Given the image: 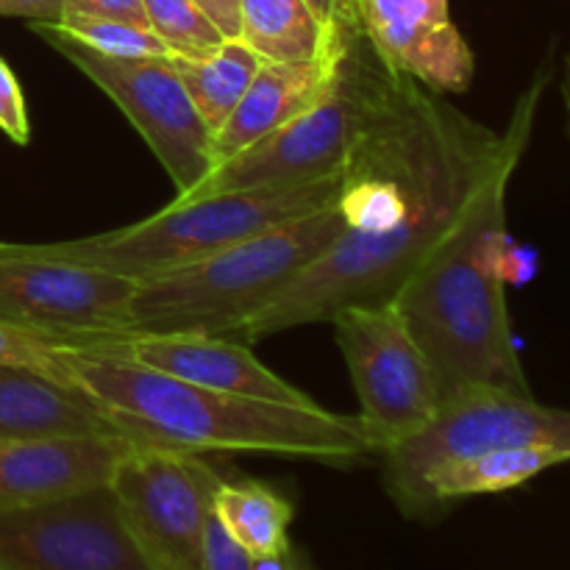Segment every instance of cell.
<instances>
[{"instance_id": "4fadbf2b", "label": "cell", "mask_w": 570, "mask_h": 570, "mask_svg": "<svg viewBox=\"0 0 570 570\" xmlns=\"http://www.w3.org/2000/svg\"><path fill=\"white\" fill-rule=\"evenodd\" d=\"M354 9L390 72L434 92H465L476 72L471 45L451 20V0H340Z\"/></svg>"}, {"instance_id": "603a6c76", "label": "cell", "mask_w": 570, "mask_h": 570, "mask_svg": "<svg viewBox=\"0 0 570 570\" xmlns=\"http://www.w3.org/2000/svg\"><path fill=\"white\" fill-rule=\"evenodd\" d=\"M142 11L170 56H204L226 39L195 0H142Z\"/></svg>"}, {"instance_id": "1f68e13d", "label": "cell", "mask_w": 570, "mask_h": 570, "mask_svg": "<svg viewBox=\"0 0 570 570\" xmlns=\"http://www.w3.org/2000/svg\"><path fill=\"white\" fill-rule=\"evenodd\" d=\"M306 3H309V9L315 11L323 22H328L334 14H337L340 0H306Z\"/></svg>"}, {"instance_id": "cb8c5ba5", "label": "cell", "mask_w": 570, "mask_h": 570, "mask_svg": "<svg viewBox=\"0 0 570 570\" xmlns=\"http://www.w3.org/2000/svg\"><path fill=\"white\" fill-rule=\"evenodd\" d=\"M72 340L0 323V365H22L56 376V354Z\"/></svg>"}, {"instance_id": "ffe728a7", "label": "cell", "mask_w": 570, "mask_h": 570, "mask_svg": "<svg viewBox=\"0 0 570 570\" xmlns=\"http://www.w3.org/2000/svg\"><path fill=\"white\" fill-rule=\"evenodd\" d=\"M170 61L212 134L226 122L262 67V56L243 39H223L209 53L170 56Z\"/></svg>"}, {"instance_id": "d6a6232c", "label": "cell", "mask_w": 570, "mask_h": 570, "mask_svg": "<svg viewBox=\"0 0 570 570\" xmlns=\"http://www.w3.org/2000/svg\"><path fill=\"white\" fill-rule=\"evenodd\" d=\"M287 557H289V570H315V566L309 562V557H306L301 549H295V546H289Z\"/></svg>"}, {"instance_id": "ac0fdd59", "label": "cell", "mask_w": 570, "mask_h": 570, "mask_svg": "<svg viewBox=\"0 0 570 570\" xmlns=\"http://www.w3.org/2000/svg\"><path fill=\"white\" fill-rule=\"evenodd\" d=\"M570 462L568 451L549 449V445H518V449H493L484 454L465 456V460L445 462L434 468L412 493L406 515H421L449 501L468 499V495L504 493L532 482L543 471Z\"/></svg>"}, {"instance_id": "2e32d148", "label": "cell", "mask_w": 570, "mask_h": 570, "mask_svg": "<svg viewBox=\"0 0 570 570\" xmlns=\"http://www.w3.org/2000/svg\"><path fill=\"white\" fill-rule=\"evenodd\" d=\"M61 438L128 440L120 423L67 379L37 367L0 365V440Z\"/></svg>"}, {"instance_id": "3957f363", "label": "cell", "mask_w": 570, "mask_h": 570, "mask_svg": "<svg viewBox=\"0 0 570 570\" xmlns=\"http://www.w3.org/2000/svg\"><path fill=\"white\" fill-rule=\"evenodd\" d=\"M501 176L449 243L401 287L393 306L438 376L440 401L465 387L532 393L507 312L499 254L507 234V189Z\"/></svg>"}, {"instance_id": "7a4b0ae2", "label": "cell", "mask_w": 570, "mask_h": 570, "mask_svg": "<svg viewBox=\"0 0 570 570\" xmlns=\"http://www.w3.org/2000/svg\"><path fill=\"white\" fill-rule=\"evenodd\" d=\"M56 376L92 395L134 445L184 451H259L321 462H348L371 443L360 417L321 404H278L181 382L109 351L67 343Z\"/></svg>"}, {"instance_id": "9a60e30c", "label": "cell", "mask_w": 570, "mask_h": 570, "mask_svg": "<svg viewBox=\"0 0 570 570\" xmlns=\"http://www.w3.org/2000/svg\"><path fill=\"white\" fill-rule=\"evenodd\" d=\"M131 449L134 443L117 438L0 440V510L104 488Z\"/></svg>"}, {"instance_id": "836d02e7", "label": "cell", "mask_w": 570, "mask_h": 570, "mask_svg": "<svg viewBox=\"0 0 570 570\" xmlns=\"http://www.w3.org/2000/svg\"><path fill=\"white\" fill-rule=\"evenodd\" d=\"M562 104H566V126L570 137V56L566 61V72H562Z\"/></svg>"}, {"instance_id": "d4e9b609", "label": "cell", "mask_w": 570, "mask_h": 570, "mask_svg": "<svg viewBox=\"0 0 570 570\" xmlns=\"http://www.w3.org/2000/svg\"><path fill=\"white\" fill-rule=\"evenodd\" d=\"M0 131L17 145L31 142V117H28L26 95H22L20 78L0 56Z\"/></svg>"}, {"instance_id": "277c9868", "label": "cell", "mask_w": 570, "mask_h": 570, "mask_svg": "<svg viewBox=\"0 0 570 570\" xmlns=\"http://www.w3.org/2000/svg\"><path fill=\"white\" fill-rule=\"evenodd\" d=\"M343 232L345 215L334 200L198 262L137 278L122 334L237 337Z\"/></svg>"}, {"instance_id": "7402d4cb", "label": "cell", "mask_w": 570, "mask_h": 570, "mask_svg": "<svg viewBox=\"0 0 570 570\" xmlns=\"http://www.w3.org/2000/svg\"><path fill=\"white\" fill-rule=\"evenodd\" d=\"M53 26L70 39L81 42L83 48L115 56V59H165V56H170L167 45L148 26H137V22L111 20V17L65 14Z\"/></svg>"}, {"instance_id": "ba28073f", "label": "cell", "mask_w": 570, "mask_h": 570, "mask_svg": "<svg viewBox=\"0 0 570 570\" xmlns=\"http://www.w3.org/2000/svg\"><path fill=\"white\" fill-rule=\"evenodd\" d=\"M345 356L371 451H390L438 417L434 367L393 304L351 306L328 321Z\"/></svg>"}, {"instance_id": "d6986e66", "label": "cell", "mask_w": 570, "mask_h": 570, "mask_svg": "<svg viewBox=\"0 0 570 570\" xmlns=\"http://www.w3.org/2000/svg\"><path fill=\"white\" fill-rule=\"evenodd\" d=\"M328 31L306 0H239V39L262 61L309 65L326 50Z\"/></svg>"}, {"instance_id": "8992f818", "label": "cell", "mask_w": 570, "mask_h": 570, "mask_svg": "<svg viewBox=\"0 0 570 570\" xmlns=\"http://www.w3.org/2000/svg\"><path fill=\"white\" fill-rule=\"evenodd\" d=\"M340 187H343V173L295 187L239 189V193L170 200L161 212L131 226L111 228L92 237L59 239V243H28L26 248L50 259L92 265L128 278H145L198 262L250 234L323 209L340 198Z\"/></svg>"}, {"instance_id": "7c38bea8", "label": "cell", "mask_w": 570, "mask_h": 570, "mask_svg": "<svg viewBox=\"0 0 570 570\" xmlns=\"http://www.w3.org/2000/svg\"><path fill=\"white\" fill-rule=\"evenodd\" d=\"M9 570H154L122 523L109 484L20 510H0Z\"/></svg>"}, {"instance_id": "5b68a950", "label": "cell", "mask_w": 570, "mask_h": 570, "mask_svg": "<svg viewBox=\"0 0 570 570\" xmlns=\"http://www.w3.org/2000/svg\"><path fill=\"white\" fill-rule=\"evenodd\" d=\"M334 26L337 56L321 95L271 137L215 165L198 187L173 200L239 189L295 187L343 173L382 98L390 70L371 48L348 3L337 6Z\"/></svg>"}, {"instance_id": "e0dca14e", "label": "cell", "mask_w": 570, "mask_h": 570, "mask_svg": "<svg viewBox=\"0 0 570 570\" xmlns=\"http://www.w3.org/2000/svg\"><path fill=\"white\" fill-rule=\"evenodd\" d=\"M326 50L321 59L309 65H284V61H262L259 72L250 81L248 92L239 98L232 115L212 134V156L215 165L243 154L259 139L271 137L276 128L293 120L321 95L332 76L334 56H337V26L328 20Z\"/></svg>"}, {"instance_id": "e575fe53", "label": "cell", "mask_w": 570, "mask_h": 570, "mask_svg": "<svg viewBox=\"0 0 570 570\" xmlns=\"http://www.w3.org/2000/svg\"><path fill=\"white\" fill-rule=\"evenodd\" d=\"M0 570H9V568H3V566H0Z\"/></svg>"}, {"instance_id": "44dd1931", "label": "cell", "mask_w": 570, "mask_h": 570, "mask_svg": "<svg viewBox=\"0 0 570 570\" xmlns=\"http://www.w3.org/2000/svg\"><path fill=\"white\" fill-rule=\"evenodd\" d=\"M212 512L250 557L284 554L289 549L293 504L262 482H223Z\"/></svg>"}, {"instance_id": "83f0119b", "label": "cell", "mask_w": 570, "mask_h": 570, "mask_svg": "<svg viewBox=\"0 0 570 570\" xmlns=\"http://www.w3.org/2000/svg\"><path fill=\"white\" fill-rule=\"evenodd\" d=\"M538 273V254L529 245L515 243L512 237L504 239L499 254V276L504 284H527Z\"/></svg>"}, {"instance_id": "52a82bcc", "label": "cell", "mask_w": 570, "mask_h": 570, "mask_svg": "<svg viewBox=\"0 0 570 570\" xmlns=\"http://www.w3.org/2000/svg\"><path fill=\"white\" fill-rule=\"evenodd\" d=\"M31 31L59 50L134 122L156 159L173 178L176 195L198 187L215 167L212 128L195 109L181 76L165 59H115L95 53L61 33L53 22H31Z\"/></svg>"}, {"instance_id": "8fae6325", "label": "cell", "mask_w": 570, "mask_h": 570, "mask_svg": "<svg viewBox=\"0 0 570 570\" xmlns=\"http://www.w3.org/2000/svg\"><path fill=\"white\" fill-rule=\"evenodd\" d=\"M137 278L0 243V323L72 343L122 334Z\"/></svg>"}, {"instance_id": "5bb4252c", "label": "cell", "mask_w": 570, "mask_h": 570, "mask_svg": "<svg viewBox=\"0 0 570 570\" xmlns=\"http://www.w3.org/2000/svg\"><path fill=\"white\" fill-rule=\"evenodd\" d=\"M83 348L109 351L154 371L170 373L181 382L245 399L278 401V404H317L304 390L289 384L262 365L248 345L234 337L212 334H100L81 340Z\"/></svg>"}, {"instance_id": "484cf974", "label": "cell", "mask_w": 570, "mask_h": 570, "mask_svg": "<svg viewBox=\"0 0 570 570\" xmlns=\"http://www.w3.org/2000/svg\"><path fill=\"white\" fill-rule=\"evenodd\" d=\"M250 551L228 534L215 512H209L204 532V570H250Z\"/></svg>"}, {"instance_id": "f1b7e54d", "label": "cell", "mask_w": 570, "mask_h": 570, "mask_svg": "<svg viewBox=\"0 0 570 570\" xmlns=\"http://www.w3.org/2000/svg\"><path fill=\"white\" fill-rule=\"evenodd\" d=\"M0 17H22L28 22H59L65 0H0Z\"/></svg>"}, {"instance_id": "f546056e", "label": "cell", "mask_w": 570, "mask_h": 570, "mask_svg": "<svg viewBox=\"0 0 570 570\" xmlns=\"http://www.w3.org/2000/svg\"><path fill=\"white\" fill-rule=\"evenodd\" d=\"M226 39H239V0H195Z\"/></svg>"}, {"instance_id": "6da1fadb", "label": "cell", "mask_w": 570, "mask_h": 570, "mask_svg": "<svg viewBox=\"0 0 570 570\" xmlns=\"http://www.w3.org/2000/svg\"><path fill=\"white\" fill-rule=\"evenodd\" d=\"M549 67L532 78L495 134L434 89L390 72L376 109L343 167L345 232L234 340L259 343L351 306L393 304L443 248L476 200L512 176L529 148Z\"/></svg>"}, {"instance_id": "4dcf8cb0", "label": "cell", "mask_w": 570, "mask_h": 570, "mask_svg": "<svg viewBox=\"0 0 570 570\" xmlns=\"http://www.w3.org/2000/svg\"><path fill=\"white\" fill-rule=\"evenodd\" d=\"M289 551V549H287ZM287 551L284 554H262L254 557L250 562V570H289V557Z\"/></svg>"}, {"instance_id": "30bf717a", "label": "cell", "mask_w": 570, "mask_h": 570, "mask_svg": "<svg viewBox=\"0 0 570 570\" xmlns=\"http://www.w3.org/2000/svg\"><path fill=\"white\" fill-rule=\"evenodd\" d=\"M220 473L198 451L134 445L109 479L117 510L154 570H204V532Z\"/></svg>"}, {"instance_id": "9c48e42d", "label": "cell", "mask_w": 570, "mask_h": 570, "mask_svg": "<svg viewBox=\"0 0 570 570\" xmlns=\"http://www.w3.org/2000/svg\"><path fill=\"white\" fill-rule=\"evenodd\" d=\"M518 445H549L570 454V410L540 404L532 393L465 387L440 404L438 417L421 434L384 451V479L393 501L404 510L434 468Z\"/></svg>"}, {"instance_id": "4316f807", "label": "cell", "mask_w": 570, "mask_h": 570, "mask_svg": "<svg viewBox=\"0 0 570 570\" xmlns=\"http://www.w3.org/2000/svg\"><path fill=\"white\" fill-rule=\"evenodd\" d=\"M65 14L111 17V20L148 26V22H145L142 0H65Z\"/></svg>"}]
</instances>
